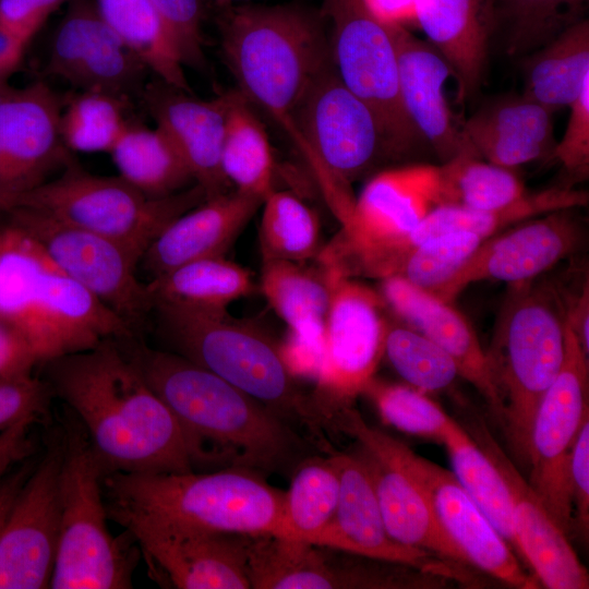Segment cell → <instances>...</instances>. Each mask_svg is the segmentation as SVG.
I'll return each mask as SVG.
<instances>
[{
	"label": "cell",
	"instance_id": "obj_1",
	"mask_svg": "<svg viewBox=\"0 0 589 589\" xmlns=\"http://www.w3.org/2000/svg\"><path fill=\"white\" fill-rule=\"evenodd\" d=\"M52 394L75 413L105 473L194 471L181 424L119 340L41 363Z\"/></svg>",
	"mask_w": 589,
	"mask_h": 589
},
{
	"label": "cell",
	"instance_id": "obj_2",
	"mask_svg": "<svg viewBox=\"0 0 589 589\" xmlns=\"http://www.w3.org/2000/svg\"><path fill=\"white\" fill-rule=\"evenodd\" d=\"M152 389L172 411L199 458L263 476L290 473L310 445L294 425L211 371L137 337L120 340Z\"/></svg>",
	"mask_w": 589,
	"mask_h": 589
},
{
	"label": "cell",
	"instance_id": "obj_3",
	"mask_svg": "<svg viewBox=\"0 0 589 589\" xmlns=\"http://www.w3.org/2000/svg\"><path fill=\"white\" fill-rule=\"evenodd\" d=\"M219 10L221 52L238 91L293 141V111L332 60L325 17L321 10L296 3Z\"/></svg>",
	"mask_w": 589,
	"mask_h": 589
},
{
	"label": "cell",
	"instance_id": "obj_4",
	"mask_svg": "<svg viewBox=\"0 0 589 589\" xmlns=\"http://www.w3.org/2000/svg\"><path fill=\"white\" fill-rule=\"evenodd\" d=\"M0 321L32 347L39 364L137 336L89 290L59 269L25 233L0 219Z\"/></svg>",
	"mask_w": 589,
	"mask_h": 589
},
{
	"label": "cell",
	"instance_id": "obj_5",
	"mask_svg": "<svg viewBox=\"0 0 589 589\" xmlns=\"http://www.w3.org/2000/svg\"><path fill=\"white\" fill-rule=\"evenodd\" d=\"M157 334L175 352L261 401L293 425H301L321 449L329 447L311 395L286 369L278 344L226 313L155 304Z\"/></svg>",
	"mask_w": 589,
	"mask_h": 589
},
{
	"label": "cell",
	"instance_id": "obj_6",
	"mask_svg": "<svg viewBox=\"0 0 589 589\" xmlns=\"http://www.w3.org/2000/svg\"><path fill=\"white\" fill-rule=\"evenodd\" d=\"M106 505L220 533L276 536L284 491L242 467L213 472L123 473L103 479Z\"/></svg>",
	"mask_w": 589,
	"mask_h": 589
},
{
	"label": "cell",
	"instance_id": "obj_7",
	"mask_svg": "<svg viewBox=\"0 0 589 589\" xmlns=\"http://www.w3.org/2000/svg\"><path fill=\"white\" fill-rule=\"evenodd\" d=\"M510 286L485 352L503 402L501 425L527 461L533 416L563 363L566 318L558 286L538 278Z\"/></svg>",
	"mask_w": 589,
	"mask_h": 589
},
{
	"label": "cell",
	"instance_id": "obj_8",
	"mask_svg": "<svg viewBox=\"0 0 589 589\" xmlns=\"http://www.w3.org/2000/svg\"><path fill=\"white\" fill-rule=\"evenodd\" d=\"M105 474L81 424L68 426L59 476V543L49 588L133 587L141 551L128 531L117 538L108 529Z\"/></svg>",
	"mask_w": 589,
	"mask_h": 589
},
{
	"label": "cell",
	"instance_id": "obj_9",
	"mask_svg": "<svg viewBox=\"0 0 589 589\" xmlns=\"http://www.w3.org/2000/svg\"><path fill=\"white\" fill-rule=\"evenodd\" d=\"M206 200L196 183L168 196L148 197L122 177L92 175L73 158L58 177L24 193L10 207L32 209L108 238L140 262L172 220Z\"/></svg>",
	"mask_w": 589,
	"mask_h": 589
},
{
	"label": "cell",
	"instance_id": "obj_10",
	"mask_svg": "<svg viewBox=\"0 0 589 589\" xmlns=\"http://www.w3.org/2000/svg\"><path fill=\"white\" fill-rule=\"evenodd\" d=\"M292 124V143L312 166L342 223L356 200L351 184L390 160L373 112L344 84L332 59L304 92Z\"/></svg>",
	"mask_w": 589,
	"mask_h": 589
},
{
	"label": "cell",
	"instance_id": "obj_11",
	"mask_svg": "<svg viewBox=\"0 0 589 589\" xmlns=\"http://www.w3.org/2000/svg\"><path fill=\"white\" fill-rule=\"evenodd\" d=\"M438 206L437 166L382 170L356 197L334 241L321 250L320 264L351 278H387L400 242Z\"/></svg>",
	"mask_w": 589,
	"mask_h": 589
},
{
	"label": "cell",
	"instance_id": "obj_12",
	"mask_svg": "<svg viewBox=\"0 0 589 589\" xmlns=\"http://www.w3.org/2000/svg\"><path fill=\"white\" fill-rule=\"evenodd\" d=\"M334 65L344 84L373 112L390 160L418 153L426 143L409 119L399 91L392 25L364 0H322Z\"/></svg>",
	"mask_w": 589,
	"mask_h": 589
},
{
	"label": "cell",
	"instance_id": "obj_13",
	"mask_svg": "<svg viewBox=\"0 0 589 589\" xmlns=\"http://www.w3.org/2000/svg\"><path fill=\"white\" fill-rule=\"evenodd\" d=\"M323 268L329 284V302L324 353L311 398L324 428H330L334 414L351 406L375 376L389 323L383 313L386 303L381 293Z\"/></svg>",
	"mask_w": 589,
	"mask_h": 589
},
{
	"label": "cell",
	"instance_id": "obj_14",
	"mask_svg": "<svg viewBox=\"0 0 589 589\" xmlns=\"http://www.w3.org/2000/svg\"><path fill=\"white\" fill-rule=\"evenodd\" d=\"M330 428L357 441L356 453L368 468L385 527L395 541L464 569L472 567L440 525L431 498L410 465L406 444L366 423L352 406L337 411Z\"/></svg>",
	"mask_w": 589,
	"mask_h": 589
},
{
	"label": "cell",
	"instance_id": "obj_15",
	"mask_svg": "<svg viewBox=\"0 0 589 589\" xmlns=\"http://www.w3.org/2000/svg\"><path fill=\"white\" fill-rule=\"evenodd\" d=\"M0 218L31 238L53 264L122 317L135 332L143 328L154 303L136 276L139 261L103 236L24 207H10Z\"/></svg>",
	"mask_w": 589,
	"mask_h": 589
},
{
	"label": "cell",
	"instance_id": "obj_16",
	"mask_svg": "<svg viewBox=\"0 0 589 589\" xmlns=\"http://www.w3.org/2000/svg\"><path fill=\"white\" fill-rule=\"evenodd\" d=\"M588 396V354L566 323L563 363L533 416L527 461L531 466L528 482L567 536L574 529L569 455L589 416Z\"/></svg>",
	"mask_w": 589,
	"mask_h": 589
},
{
	"label": "cell",
	"instance_id": "obj_17",
	"mask_svg": "<svg viewBox=\"0 0 589 589\" xmlns=\"http://www.w3.org/2000/svg\"><path fill=\"white\" fill-rule=\"evenodd\" d=\"M136 542L152 574L178 589H249L250 536L212 532L106 505Z\"/></svg>",
	"mask_w": 589,
	"mask_h": 589
},
{
	"label": "cell",
	"instance_id": "obj_18",
	"mask_svg": "<svg viewBox=\"0 0 589 589\" xmlns=\"http://www.w3.org/2000/svg\"><path fill=\"white\" fill-rule=\"evenodd\" d=\"M61 108L43 81L0 84V213L73 159L59 134Z\"/></svg>",
	"mask_w": 589,
	"mask_h": 589
},
{
	"label": "cell",
	"instance_id": "obj_19",
	"mask_svg": "<svg viewBox=\"0 0 589 589\" xmlns=\"http://www.w3.org/2000/svg\"><path fill=\"white\" fill-rule=\"evenodd\" d=\"M575 211L550 212L483 239L434 296L452 302L473 283L516 285L541 277L584 247L587 231Z\"/></svg>",
	"mask_w": 589,
	"mask_h": 589
},
{
	"label": "cell",
	"instance_id": "obj_20",
	"mask_svg": "<svg viewBox=\"0 0 589 589\" xmlns=\"http://www.w3.org/2000/svg\"><path fill=\"white\" fill-rule=\"evenodd\" d=\"M51 40L47 75L80 91L140 99L148 68L117 35L95 0H69Z\"/></svg>",
	"mask_w": 589,
	"mask_h": 589
},
{
	"label": "cell",
	"instance_id": "obj_21",
	"mask_svg": "<svg viewBox=\"0 0 589 589\" xmlns=\"http://www.w3.org/2000/svg\"><path fill=\"white\" fill-rule=\"evenodd\" d=\"M62 440L25 481L0 534V589L49 588L60 531Z\"/></svg>",
	"mask_w": 589,
	"mask_h": 589
},
{
	"label": "cell",
	"instance_id": "obj_22",
	"mask_svg": "<svg viewBox=\"0 0 589 589\" xmlns=\"http://www.w3.org/2000/svg\"><path fill=\"white\" fill-rule=\"evenodd\" d=\"M339 494L329 524L312 544L350 555L407 565L468 580L467 569L421 549L398 543L387 532L368 468L357 454L332 452Z\"/></svg>",
	"mask_w": 589,
	"mask_h": 589
},
{
	"label": "cell",
	"instance_id": "obj_23",
	"mask_svg": "<svg viewBox=\"0 0 589 589\" xmlns=\"http://www.w3.org/2000/svg\"><path fill=\"white\" fill-rule=\"evenodd\" d=\"M467 432L495 465L506 484L519 555L549 589H587L589 575L568 536L496 442L485 422L472 418Z\"/></svg>",
	"mask_w": 589,
	"mask_h": 589
},
{
	"label": "cell",
	"instance_id": "obj_24",
	"mask_svg": "<svg viewBox=\"0 0 589 589\" xmlns=\"http://www.w3.org/2000/svg\"><path fill=\"white\" fill-rule=\"evenodd\" d=\"M232 91L199 99L155 76L140 96L145 110L175 144L207 200L229 192L220 164Z\"/></svg>",
	"mask_w": 589,
	"mask_h": 589
},
{
	"label": "cell",
	"instance_id": "obj_25",
	"mask_svg": "<svg viewBox=\"0 0 589 589\" xmlns=\"http://www.w3.org/2000/svg\"><path fill=\"white\" fill-rule=\"evenodd\" d=\"M409 461L431 498L440 525L472 567L514 588L540 587L453 472L412 449Z\"/></svg>",
	"mask_w": 589,
	"mask_h": 589
},
{
	"label": "cell",
	"instance_id": "obj_26",
	"mask_svg": "<svg viewBox=\"0 0 589 589\" xmlns=\"http://www.w3.org/2000/svg\"><path fill=\"white\" fill-rule=\"evenodd\" d=\"M392 33L400 97L414 128L442 163L462 154L477 157L461 127L456 124L445 96L446 82L453 77L445 59L405 26L392 25Z\"/></svg>",
	"mask_w": 589,
	"mask_h": 589
},
{
	"label": "cell",
	"instance_id": "obj_27",
	"mask_svg": "<svg viewBox=\"0 0 589 589\" xmlns=\"http://www.w3.org/2000/svg\"><path fill=\"white\" fill-rule=\"evenodd\" d=\"M381 294L408 326L430 338L453 359L458 375L479 392L501 424L503 402L486 352L467 318L450 302L399 277L382 279Z\"/></svg>",
	"mask_w": 589,
	"mask_h": 589
},
{
	"label": "cell",
	"instance_id": "obj_28",
	"mask_svg": "<svg viewBox=\"0 0 589 589\" xmlns=\"http://www.w3.org/2000/svg\"><path fill=\"white\" fill-rule=\"evenodd\" d=\"M263 201L238 190L212 197L172 220L141 257L153 278L225 252Z\"/></svg>",
	"mask_w": 589,
	"mask_h": 589
},
{
	"label": "cell",
	"instance_id": "obj_29",
	"mask_svg": "<svg viewBox=\"0 0 589 589\" xmlns=\"http://www.w3.org/2000/svg\"><path fill=\"white\" fill-rule=\"evenodd\" d=\"M414 23L445 59L458 87V99L480 88L495 32L492 0H414Z\"/></svg>",
	"mask_w": 589,
	"mask_h": 589
},
{
	"label": "cell",
	"instance_id": "obj_30",
	"mask_svg": "<svg viewBox=\"0 0 589 589\" xmlns=\"http://www.w3.org/2000/svg\"><path fill=\"white\" fill-rule=\"evenodd\" d=\"M553 113L522 94L505 95L479 108L461 132L477 157L514 169L551 157Z\"/></svg>",
	"mask_w": 589,
	"mask_h": 589
},
{
	"label": "cell",
	"instance_id": "obj_31",
	"mask_svg": "<svg viewBox=\"0 0 589 589\" xmlns=\"http://www.w3.org/2000/svg\"><path fill=\"white\" fill-rule=\"evenodd\" d=\"M247 570L251 589H354L353 561L327 549L274 534L250 536Z\"/></svg>",
	"mask_w": 589,
	"mask_h": 589
},
{
	"label": "cell",
	"instance_id": "obj_32",
	"mask_svg": "<svg viewBox=\"0 0 589 589\" xmlns=\"http://www.w3.org/2000/svg\"><path fill=\"white\" fill-rule=\"evenodd\" d=\"M588 200L587 191L569 185H556L527 192L510 204L493 209L442 205L434 208L404 238L398 251L400 255H406L420 243L454 232L474 233L483 240L518 223L550 212L586 206Z\"/></svg>",
	"mask_w": 589,
	"mask_h": 589
},
{
	"label": "cell",
	"instance_id": "obj_33",
	"mask_svg": "<svg viewBox=\"0 0 589 589\" xmlns=\"http://www.w3.org/2000/svg\"><path fill=\"white\" fill-rule=\"evenodd\" d=\"M522 95L550 111L568 107L589 82V21L582 19L521 58Z\"/></svg>",
	"mask_w": 589,
	"mask_h": 589
},
{
	"label": "cell",
	"instance_id": "obj_34",
	"mask_svg": "<svg viewBox=\"0 0 589 589\" xmlns=\"http://www.w3.org/2000/svg\"><path fill=\"white\" fill-rule=\"evenodd\" d=\"M253 286L251 273L224 256L183 264L147 283L154 305L207 313H226L227 306L249 294Z\"/></svg>",
	"mask_w": 589,
	"mask_h": 589
},
{
	"label": "cell",
	"instance_id": "obj_35",
	"mask_svg": "<svg viewBox=\"0 0 589 589\" xmlns=\"http://www.w3.org/2000/svg\"><path fill=\"white\" fill-rule=\"evenodd\" d=\"M110 154L119 176L148 197L175 194L194 181L175 144L157 127L130 121Z\"/></svg>",
	"mask_w": 589,
	"mask_h": 589
},
{
	"label": "cell",
	"instance_id": "obj_36",
	"mask_svg": "<svg viewBox=\"0 0 589 589\" xmlns=\"http://www.w3.org/2000/svg\"><path fill=\"white\" fill-rule=\"evenodd\" d=\"M223 172L236 190L264 199L274 188V154L251 103L232 91L220 155Z\"/></svg>",
	"mask_w": 589,
	"mask_h": 589
},
{
	"label": "cell",
	"instance_id": "obj_37",
	"mask_svg": "<svg viewBox=\"0 0 589 589\" xmlns=\"http://www.w3.org/2000/svg\"><path fill=\"white\" fill-rule=\"evenodd\" d=\"M290 476L276 536L312 543L332 520L338 501L339 473L332 452L327 457L306 456Z\"/></svg>",
	"mask_w": 589,
	"mask_h": 589
},
{
	"label": "cell",
	"instance_id": "obj_38",
	"mask_svg": "<svg viewBox=\"0 0 589 589\" xmlns=\"http://www.w3.org/2000/svg\"><path fill=\"white\" fill-rule=\"evenodd\" d=\"M453 473L513 550L519 554L504 479L467 430L450 418L441 441Z\"/></svg>",
	"mask_w": 589,
	"mask_h": 589
},
{
	"label": "cell",
	"instance_id": "obj_39",
	"mask_svg": "<svg viewBox=\"0 0 589 589\" xmlns=\"http://www.w3.org/2000/svg\"><path fill=\"white\" fill-rule=\"evenodd\" d=\"M99 13L156 77L185 92L192 88L151 0H95Z\"/></svg>",
	"mask_w": 589,
	"mask_h": 589
},
{
	"label": "cell",
	"instance_id": "obj_40",
	"mask_svg": "<svg viewBox=\"0 0 589 589\" xmlns=\"http://www.w3.org/2000/svg\"><path fill=\"white\" fill-rule=\"evenodd\" d=\"M495 32L510 57H524L581 21L588 0H492Z\"/></svg>",
	"mask_w": 589,
	"mask_h": 589
},
{
	"label": "cell",
	"instance_id": "obj_41",
	"mask_svg": "<svg viewBox=\"0 0 589 589\" xmlns=\"http://www.w3.org/2000/svg\"><path fill=\"white\" fill-rule=\"evenodd\" d=\"M437 170L441 206L493 209L510 204L528 192L513 168L468 154L442 163Z\"/></svg>",
	"mask_w": 589,
	"mask_h": 589
},
{
	"label": "cell",
	"instance_id": "obj_42",
	"mask_svg": "<svg viewBox=\"0 0 589 589\" xmlns=\"http://www.w3.org/2000/svg\"><path fill=\"white\" fill-rule=\"evenodd\" d=\"M260 244L263 261L304 262L318 256L320 220L294 194L273 190L262 203Z\"/></svg>",
	"mask_w": 589,
	"mask_h": 589
},
{
	"label": "cell",
	"instance_id": "obj_43",
	"mask_svg": "<svg viewBox=\"0 0 589 589\" xmlns=\"http://www.w3.org/2000/svg\"><path fill=\"white\" fill-rule=\"evenodd\" d=\"M131 101L98 92L80 91L67 98L59 134L69 151L111 152L131 120Z\"/></svg>",
	"mask_w": 589,
	"mask_h": 589
},
{
	"label": "cell",
	"instance_id": "obj_44",
	"mask_svg": "<svg viewBox=\"0 0 589 589\" xmlns=\"http://www.w3.org/2000/svg\"><path fill=\"white\" fill-rule=\"evenodd\" d=\"M320 268L290 261H263V294L287 326L308 318H325L329 284L324 268Z\"/></svg>",
	"mask_w": 589,
	"mask_h": 589
},
{
	"label": "cell",
	"instance_id": "obj_45",
	"mask_svg": "<svg viewBox=\"0 0 589 589\" xmlns=\"http://www.w3.org/2000/svg\"><path fill=\"white\" fill-rule=\"evenodd\" d=\"M384 356L408 385L423 393L445 389L458 376L453 359L408 325H389Z\"/></svg>",
	"mask_w": 589,
	"mask_h": 589
},
{
	"label": "cell",
	"instance_id": "obj_46",
	"mask_svg": "<svg viewBox=\"0 0 589 589\" xmlns=\"http://www.w3.org/2000/svg\"><path fill=\"white\" fill-rule=\"evenodd\" d=\"M383 422L404 433L441 443L449 417L425 393L373 376L363 387Z\"/></svg>",
	"mask_w": 589,
	"mask_h": 589
},
{
	"label": "cell",
	"instance_id": "obj_47",
	"mask_svg": "<svg viewBox=\"0 0 589 589\" xmlns=\"http://www.w3.org/2000/svg\"><path fill=\"white\" fill-rule=\"evenodd\" d=\"M482 239L470 232L444 235L412 248L395 276L434 294L466 262Z\"/></svg>",
	"mask_w": 589,
	"mask_h": 589
},
{
	"label": "cell",
	"instance_id": "obj_48",
	"mask_svg": "<svg viewBox=\"0 0 589 589\" xmlns=\"http://www.w3.org/2000/svg\"><path fill=\"white\" fill-rule=\"evenodd\" d=\"M151 2L183 67L206 71L201 0H151Z\"/></svg>",
	"mask_w": 589,
	"mask_h": 589
},
{
	"label": "cell",
	"instance_id": "obj_49",
	"mask_svg": "<svg viewBox=\"0 0 589 589\" xmlns=\"http://www.w3.org/2000/svg\"><path fill=\"white\" fill-rule=\"evenodd\" d=\"M325 345V318L314 317L288 325L278 344L283 362L292 377L315 382Z\"/></svg>",
	"mask_w": 589,
	"mask_h": 589
},
{
	"label": "cell",
	"instance_id": "obj_50",
	"mask_svg": "<svg viewBox=\"0 0 589 589\" xmlns=\"http://www.w3.org/2000/svg\"><path fill=\"white\" fill-rule=\"evenodd\" d=\"M568 107L566 129L555 143L551 158L563 166L574 184L589 176V82Z\"/></svg>",
	"mask_w": 589,
	"mask_h": 589
},
{
	"label": "cell",
	"instance_id": "obj_51",
	"mask_svg": "<svg viewBox=\"0 0 589 589\" xmlns=\"http://www.w3.org/2000/svg\"><path fill=\"white\" fill-rule=\"evenodd\" d=\"M51 395L47 382L33 373L0 377V432L23 419H39L47 410Z\"/></svg>",
	"mask_w": 589,
	"mask_h": 589
},
{
	"label": "cell",
	"instance_id": "obj_52",
	"mask_svg": "<svg viewBox=\"0 0 589 589\" xmlns=\"http://www.w3.org/2000/svg\"><path fill=\"white\" fill-rule=\"evenodd\" d=\"M569 483L573 501L574 528L587 539L589 528V416L573 443L569 455Z\"/></svg>",
	"mask_w": 589,
	"mask_h": 589
},
{
	"label": "cell",
	"instance_id": "obj_53",
	"mask_svg": "<svg viewBox=\"0 0 589 589\" xmlns=\"http://www.w3.org/2000/svg\"><path fill=\"white\" fill-rule=\"evenodd\" d=\"M69 0H0V24L25 45L46 19Z\"/></svg>",
	"mask_w": 589,
	"mask_h": 589
},
{
	"label": "cell",
	"instance_id": "obj_54",
	"mask_svg": "<svg viewBox=\"0 0 589 589\" xmlns=\"http://www.w3.org/2000/svg\"><path fill=\"white\" fill-rule=\"evenodd\" d=\"M38 364L32 347L24 337L0 321V377L31 374Z\"/></svg>",
	"mask_w": 589,
	"mask_h": 589
},
{
	"label": "cell",
	"instance_id": "obj_55",
	"mask_svg": "<svg viewBox=\"0 0 589 589\" xmlns=\"http://www.w3.org/2000/svg\"><path fill=\"white\" fill-rule=\"evenodd\" d=\"M579 289L566 290L560 287L567 325L576 335L582 350L589 354V284L584 279Z\"/></svg>",
	"mask_w": 589,
	"mask_h": 589
},
{
	"label": "cell",
	"instance_id": "obj_56",
	"mask_svg": "<svg viewBox=\"0 0 589 589\" xmlns=\"http://www.w3.org/2000/svg\"><path fill=\"white\" fill-rule=\"evenodd\" d=\"M36 421V418H26L0 432V477L29 454L28 432Z\"/></svg>",
	"mask_w": 589,
	"mask_h": 589
},
{
	"label": "cell",
	"instance_id": "obj_57",
	"mask_svg": "<svg viewBox=\"0 0 589 589\" xmlns=\"http://www.w3.org/2000/svg\"><path fill=\"white\" fill-rule=\"evenodd\" d=\"M35 462L27 461L12 470L10 473H4L0 477V534L5 526L11 509L22 490L25 481L32 473Z\"/></svg>",
	"mask_w": 589,
	"mask_h": 589
},
{
	"label": "cell",
	"instance_id": "obj_58",
	"mask_svg": "<svg viewBox=\"0 0 589 589\" xmlns=\"http://www.w3.org/2000/svg\"><path fill=\"white\" fill-rule=\"evenodd\" d=\"M373 14L389 25L414 23V0H364Z\"/></svg>",
	"mask_w": 589,
	"mask_h": 589
},
{
	"label": "cell",
	"instance_id": "obj_59",
	"mask_svg": "<svg viewBox=\"0 0 589 589\" xmlns=\"http://www.w3.org/2000/svg\"><path fill=\"white\" fill-rule=\"evenodd\" d=\"M25 44L0 24V68L10 72L19 64Z\"/></svg>",
	"mask_w": 589,
	"mask_h": 589
},
{
	"label": "cell",
	"instance_id": "obj_60",
	"mask_svg": "<svg viewBox=\"0 0 589 589\" xmlns=\"http://www.w3.org/2000/svg\"><path fill=\"white\" fill-rule=\"evenodd\" d=\"M212 1L218 9H221V8L233 4V2L237 0H212Z\"/></svg>",
	"mask_w": 589,
	"mask_h": 589
},
{
	"label": "cell",
	"instance_id": "obj_61",
	"mask_svg": "<svg viewBox=\"0 0 589 589\" xmlns=\"http://www.w3.org/2000/svg\"><path fill=\"white\" fill-rule=\"evenodd\" d=\"M9 73H11V72L5 70V69L0 68V84L2 82H5V79L9 75Z\"/></svg>",
	"mask_w": 589,
	"mask_h": 589
}]
</instances>
